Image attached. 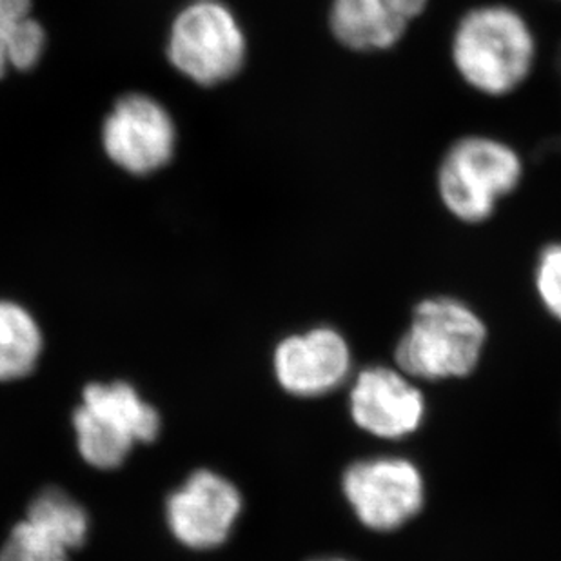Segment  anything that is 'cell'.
Wrapping results in <instances>:
<instances>
[{
    "label": "cell",
    "instance_id": "1",
    "mask_svg": "<svg viewBox=\"0 0 561 561\" xmlns=\"http://www.w3.org/2000/svg\"><path fill=\"white\" fill-rule=\"evenodd\" d=\"M449 57L458 79L478 95L503 99L529 80L538 38L527 16L505 2L472 5L450 33Z\"/></svg>",
    "mask_w": 561,
    "mask_h": 561
},
{
    "label": "cell",
    "instance_id": "2",
    "mask_svg": "<svg viewBox=\"0 0 561 561\" xmlns=\"http://www.w3.org/2000/svg\"><path fill=\"white\" fill-rule=\"evenodd\" d=\"M525 162L518 149L503 138L471 133L456 138L436 165V195L458 222H488L500 202L524 182Z\"/></svg>",
    "mask_w": 561,
    "mask_h": 561
},
{
    "label": "cell",
    "instance_id": "3",
    "mask_svg": "<svg viewBox=\"0 0 561 561\" xmlns=\"http://www.w3.org/2000/svg\"><path fill=\"white\" fill-rule=\"evenodd\" d=\"M485 342L488 328L467 304L450 297L427 298L414 308L394 360L411 378H463L477 369Z\"/></svg>",
    "mask_w": 561,
    "mask_h": 561
},
{
    "label": "cell",
    "instance_id": "4",
    "mask_svg": "<svg viewBox=\"0 0 561 561\" xmlns=\"http://www.w3.org/2000/svg\"><path fill=\"white\" fill-rule=\"evenodd\" d=\"M168 57L195 84H224L244 69L248 37L229 5L195 0L171 26Z\"/></svg>",
    "mask_w": 561,
    "mask_h": 561
},
{
    "label": "cell",
    "instance_id": "5",
    "mask_svg": "<svg viewBox=\"0 0 561 561\" xmlns=\"http://www.w3.org/2000/svg\"><path fill=\"white\" fill-rule=\"evenodd\" d=\"M342 493L364 527L392 533L419 516L425 482L419 466L403 456H373L351 463Z\"/></svg>",
    "mask_w": 561,
    "mask_h": 561
},
{
    "label": "cell",
    "instance_id": "6",
    "mask_svg": "<svg viewBox=\"0 0 561 561\" xmlns=\"http://www.w3.org/2000/svg\"><path fill=\"white\" fill-rule=\"evenodd\" d=\"M244 500L234 483L217 472L196 471L165 505L168 525L176 540L190 549H215L228 541Z\"/></svg>",
    "mask_w": 561,
    "mask_h": 561
},
{
    "label": "cell",
    "instance_id": "7",
    "mask_svg": "<svg viewBox=\"0 0 561 561\" xmlns=\"http://www.w3.org/2000/svg\"><path fill=\"white\" fill-rule=\"evenodd\" d=\"M102 144L118 168L133 175H149L173 157L175 124L153 99L127 95L106 118Z\"/></svg>",
    "mask_w": 561,
    "mask_h": 561
},
{
    "label": "cell",
    "instance_id": "8",
    "mask_svg": "<svg viewBox=\"0 0 561 561\" xmlns=\"http://www.w3.org/2000/svg\"><path fill=\"white\" fill-rule=\"evenodd\" d=\"M425 409L424 392L400 369L366 367L351 386V419L376 438H408L420 430Z\"/></svg>",
    "mask_w": 561,
    "mask_h": 561
},
{
    "label": "cell",
    "instance_id": "9",
    "mask_svg": "<svg viewBox=\"0 0 561 561\" xmlns=\"http://www.w3.org/2000/svg\"><path fill=\"white\" fill-rule=\"evenodd\" d=\"M273 367L284 391L297 398H318L344 386L353 369V353L344 334L318 325L282 340Z\"/></svg>",
    "mask_w": 561,
    "mask_h": 561
},
{
    "label": "cell",
    "instance_id": "10",
    "mask_svg": "<svg viewBox=\"0 0 561 561\" xmlns=\"http://www.w3.org/2000/svg\"><path fill=\"white\" fill-rule=\"evenodd\" d=\"M431 0H331L328 27L334 43L353 54L397 48Z\"/></svg>",
    "mask_w": 561,
    "mask_h": 561
},
{
    "label": "cell",
    "instance_id": "11",
    "mask_svg": "<svg viewBox=\"0 0 561 561\" xmlns=\"http://www.w3.org/2000/svg\"><path fill=\"white\" fill-rule=\"evenodd\" d=\"M82 397L85 409L107 420L135 442H153L159 436L160 416L157 409L144 402L135 387L126 381H113L107 386L90 383Z\"/></svg>",
    "mask_w": 561,
    "mask_h": 561
},
{
    "label": "cell",
    "instance_id": "12",
    "mask_svg": "<svg viewBox=\"0 0 561 561\" xmlns=\"http://www.w3.org/2000/svg\"><path fill=\"white\" fill-rule=\"evenodd\" d=\"M46 35L32 16V0H0V77L27 71L43 57Z\"/></svg>",
    "mask_w": 561,
    "mask_h": 561
},
{
    "label": "cell",
    "instance_id": "13",
    "mask_svg": "<svg viewBox=\"0 0 561 561\" xmlns=\"http://www.w3.org/2000/svg\"><path fill=\"white\" fill-rule=\"evenodd\" d=\"M41 351L43 333L35 318L19 304L0 300V381L30 375Z\"/></svg>",
    "mask_w": 561,
    "mask_h": 561
},
{
    "label": "cell",
    "instance_id": "14",
    "mask_svg": "<svg viewBox=\"0 0 561 561\" xmlns=\"http://www.w3.org/2000/svg\"><path fill=\"white\" fill-rule=\"evenodd\" d=\"M27 522L62 543L68 551L84 546L88 514L62 489H44L27 508Z\"/></svg>",
    "mask_w": 561,
    "mask_h": 561
},
{
    "label": "cell",
    "instance_id": "15",
    "mask_svg": "<svg viewBox=\"0 0 561 561\" xmlns=\"http://www.w3.org/2000/svg\"><path fill=\"white\" fill-rule=\"evenodd\" d=\"M73 425L80 456L96 469L107 471L123 466L135 445V439L84 405L75 411Z\"/></svg>",
    "mask_w": 561,
    "mask_h": 561
},
{
    "label": "cell",
    "instance_id": "16",
    "mask_svg": "<svg viewBox=\"0 0 561 561\" xmlns=\"http://www.w3.org/2000/svg\"><path fill=\"white\" fill-rule=\"evenodd\" d=\"M68 552L62 543L24 519L0 549V561H69Z\"/></svg>",
    "mask_w": 561,
    "mask_h": 561
},
{
    "label": "cell",
    "instance_id": "17",
    "mask_svg": "<svg viewBox=\"0 0 561 561\" xmlns=\"http://www.w3.org/2000/svg\"><path fill=\"white\" fill-rule=\"evenodd\" d=\"M535 284L543 308L561 322V242L546 245L538 254Z\"/></svg>",
    "mask_w": 561,
    "mask_h": 561
},
{
    "label": "cell",
    "instance_id": "18",
    "mask_svg": "<svg viewBox=\"0 0 561 561\" xmlns=\"http://www.w3.org/2000/svg\"><path fill=\"white\" fill-rule=\"evenodd\" d=\"M312 561H350L345 560V558H318V560Z\"/></svg>",
    "mask_w": 561,
    "mask_h": 561
},
{
    "label": "cell",
    "instance_id": "19",
    "mask_svg": "<svg viewBox=\"0 0 561 561\" xmlns=\"http://www.w3.org/2000/svg\"><path fill=\"white\" fill-rule=\"evenodd\" d=\"M558 71H560V75H561V49H560V54H558Z\"/></svg>",
    "mask_w": 561,
    "mask_h": 561
}]
</instances>
